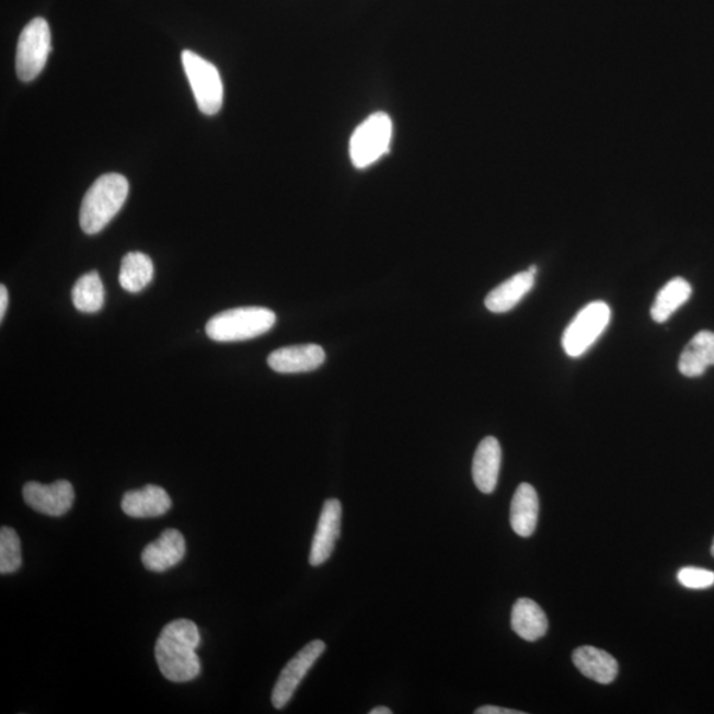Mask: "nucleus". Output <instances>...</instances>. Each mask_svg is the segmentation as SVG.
Instances as JSON below:
<instances>
[{
    "label": "nucleus",
    "instance_id": "19",
    "mask_svg": "<svg viewBox=\"0 0 714 714\" xmlns=\"http://www.w3.org/2000/svg\"><path fill=\"white\" fill-rule=\"evenodd\" d=\"M511 626L521 640L536 642L546 634L550 623L539 603L529 598H520L513 608Z\"/></svg>",
    "mask_w": 714,
    "mask_h": 714
},
{
    "label": "nucleus",
    "instance_id": "5",
    "mask_svg": "<svg viewBox=\"0 0 714 714\" xmlns=\"http://www.w3.org/2000/svg\"><path fill=\"white\" fill-rule=\"evenodd\" d=\"M182 62L200 112L206 116H215L221 111L224 100V88L218 68L193 50H183Z\"/></svg>",
    "mask_w": 714,
    "mask_h": 714
},
{
    "label": "nucleus",
    "instance_id": "13",
    "mask_svg": "<svg viewBox=\"0 0 714 714\" xmlns=\"http://www.w3.org/2000/svg\"><path fill=\"white\" fill-rule=\"evenodd\" d=\"M171 497L162 487L148 484L143 488L127 491L123 497V511L134 519L159 518L170 511Z\"/></svg>",
    "mask_w": 714,
    "mask_h": 714
},
{
    "label": "nucleus",
    "instance_id": "12",
    "mask_svg": "<svg viewBox=\"0 0 714 714\" xmlns=\"http://www.w3.org/2000/svg\"><path fill=\"white\" fill-rule=\"evenodd\" d=\"M324 361H326V353L318 344L279 348L267 357V365L278 373L315 371Z\"/></svg>",
    "mask_w": 714,
    "mask_h": 714
},
{
    "label": "nucleus",
    "instance_id": "24",
    "mask_svg": "<svg viewBox=\"0 0 714 714\" xmlns=\"http://www.w3.org/2000/svg\"><path fill=\"white\" fill-rule=\"evenodd\" d=\"M678 579L688 589H707L714 585V572L688 566L679 571Z\"/></svg>",
    "mask_w": 714,
    "mask_h": 714
},
{
    "label": "nucleus",
    "instance_id": "26",
    "mask_svg": "<svg viewBox=\"0 0 714 714\" xmlns=\"http://www.w3.org/2000/svg\"><path fill=\"white\" fill-rule=\"evenodd\" d=\"M9 306V291L5 289V286H0V319L4 318L5 311H8Z\"/></svg>",
    "mask_w": 714,
    "mask_h": 714
},
{
    "label": "nucleus",
    "instance_id": "11",
    "mask_svg": "<svg viewBox=\"0 0 714 714\" xmlns=\"http://www.w3.org/2000/svg\"><path fill=\"white\" fill-rule=\"evenodd\" d=\"M186 539L177 529H165L152 543L146 545L142 552V564L146 569L163 573L181 564L186 557Z\"/></svg>",
    "mask_w": 714,
    "mask_h": 714
},
{
    "label": "nucleus",
    "instance_id": "16",
    "mask_svg": "<svg viewBox=\"0 0 714 714\" xmlns=\"http://www.w3.org/2000/svg\"><path fill=\"white\" fill-rule=\"evenodd\" d=\"M573 663L586 678L599 684H610L617 678L620 666L609 653L592 646H583L575 649Z\"/></svg>",
    "mask_w": 714,
    "mask_h": 714
},
{
    "label": "nucleus",
    "instance_id": "7",
    "mask_svg": "<svg viewBox=\"0 0 714 714\" xmlns=\"http://www.w3.org/2000/svg\"><path fill=\"white\" fill-rule=\"evenodd\" d=\"M611 321L609 304L597 301L586 304L565 330L563 347L567 356L579 357L604 333Z\"/></svg>",
    "mask_w": 714,
    "mask_h": 714
},
{
    "label": "nucleus",
    "instance_id": "20",
    "mask_svg": "<svg viewBox=\"0 0 714 714\" xmlns=\"http://www.w3.org/2000/svg\"><path fill=\"white\" fill-rule=\"evenodd\" d=\"M154 278V264L148 254L140 252L127 253L120 264L119 285L131 295L148 288Z\"/></svg>",
    "mask_w": 714,
    "mask_h": 714
},
{
    "label": "nucleus",
    "instance_id": "21",
    "mask_svg": "<svg viewBox=\"0 0 714 714\" xmlns=\"http://www.w3.org/2000/svg\"><path fill=\"white\" fill-rule=\"evenodd\" d=\"M692 286L684 278L678 277L665 285L652 308V316L656 323H665L681 306L690 301Z\"/></svg>",
    "mask_w": 714,
    "mask_h": 714
},
{
    "label": "nucleus",
    "instance_id": "17",
    "mask_svg": "<svg viewBox=\"0 0 714 714\" xmlns=\"http://www.w3.org/2000/svg\"><path fill=\"white\" fill-rule=\"evenodd\" d=\"M539 495L528 483H521L513 497L509 521L520 538H531L539 520Z\"/></svg>",
    "mask_w": 714,
    "mask_h": 714
},
{
    "label": "nucleus",
    "instance_id": "14",
    "mask_svg": "<svg viewBox=\"0 0 714 714\" xmlns=\"http://www.w3.org/2000/svg\"><path fill=\"white\" fill-rule=\"evenodd\" d=\"M539 267L532 265L528 270L515 274L495 288L486 298V308L495 314L511 311L533 289Z\"/></svg>",
    "mask_w": 714,
    "mask_h": 714
},
{
    "label": "nucleus",
    "instance_id": "9",
    "mask_svg": "<svg viewBox=\"0 0 714 714\" xmlns=\"http://www.w3.org/2000/svg\"><path fill=\"white\" fill-rule=\"evenodd\" d=\"M23 499L34 511L60 518L72 508L74 490L68 481L50 484L28 482L23 487Z\"/></svg>",
    "mask_w": 714,
    "mask_h": 714
},
{
    "label": "nucleus",
    "instance_id": "10",
    "mask_svg": "<svg viewBox=\"0 0 714 714\" xmlns=\"http://www.w3.org/2000/svg\"><path fill=\"white\" fill-rule=\"evenodd\" d=\"M342 503L337 499L324 502L321 516L312 539L310 565L321 566L333 556L336 541L341 536Z\"/></svg>",
    "mask_w": 714,
    "mask_h": 714
},
{
    "label": "nucleus",
    "instance_id": "27",
    "mask_svg": "<svg viewBox=\"0 0 714 714\" xmlns=\"http://www.w3.org/2000/svg\"><path fill=\"white\" fill-rule=\"evenodd\" d=\"M392 713L393 712L391 710H389V707H387V706L373 707V710L371 712H369V714H392Z\"/></svg>",
    "mask_w": 714,
    "mask_h": 714
},
{
    "label": "nucleus",
    "instance_id": "28",
    "mask_svg": "<svg viewBox=\"0 0 714 714\" xmlns=\"http://www.w3.org/2000/svg\"><path fill=\"white\" fill-rule=\"evenodd\" d=\"M711 553H712V556L714 557V540H713Z\"/></svg>",
    "mask_w": 714,
    "mask_h": 714
},
{
    "label": "nucleus",
    "instance_id": "25",
    "mask_svg": "<svg viewBox=\"0 0 714 714\" xmlns=\"http://www.w3.org/2000/svg\"><path fill=\"white\" fill-rule=\"evenodd\" d=\"M476 714H525V712L507 710V707L486 705L475 711Z\"/></svg>",
    "mask_w": 714,
    "mask_h": 714
},
{
    "label": "nucleus",
    "instance_id": "23",
    "mask_svg": "<svg viewBox=\"0 0 714 714\" xmlns=\"http://www.w3.org/2000/svg\"><path fill=\"white\" fill-rule=\"evenodd\" d=\"M22 544L18 533L10 527L0 529V573L11 575L21 569Z\"/></svg>",
    "mask_w": 714,
    "mask_h": 714
},
{
    "label": "nucleus",
    "instance_id": "2",
    "mask_svg": "<svg viewBox=\"0 0 714 714\" xmlns=\"http://www.w3.org/2000/svg\"><path fill=\"white\" fill-rule=\"evenodd\" d=\"M129 195V182L124 175L105 174L93 183L82 200L80 226L87 234H97L123 209Z\"/></svg>",
    "mask_w": 714,
    "mask_h": 714
},
{
    "label": "nucleus",
    "instance_id": "3",
    "mask_svg": "<svg viewBox=\"0 0 714 714\" xmlns=\"http://www.w3.org/2000/svg\"><path fill=\"white\" fill-rule=\"evenodd\" d=\"M276 321L274 311L251 306L216 314L209 319L206 331L215 342H242L269 333Z\"/></svg>",
    "mask_w": 714,
    "mask_h": 714
},
{
    "label": "nucleus",
    "instance_id": "22",
    "mask_svg": "<svg viewBox=\"0 0 714 714\" xmlns=\"http://www.w3.org/2000/svg\"><path fill=\"white\" fill-rule=\"evenodd\" d=\"M74 308L85 314L99 312L105 302V289L97 272H89L78 279L72 290Z\"/></svg>",
    "mask_w": 714,
    "mask_h": 714
},
{
    "label": "nucleus",
    "instance_id": "18",
    "mask_svg": "<svg viewBox=\"0 0 714 714\" xmlns=\"http://www.w3.org/2000/svg\"><path fill=\"white\" fill-rule=\"evenodd\" d=\"M714 366V333L700 331L680 355L679 371L686 378H700Z\"/></svg>",
    "mask_w": 714,
    "mask_h": 714
},
{
    "label": "nucleus",
    "instance_id": "1",
    "mask_svg": "<svg viewBox=\"0 0 714 714\" xmlns=\"http://www.w3.org/2000/svg\"><path fill=\"white\" fill-rule=\"evenodd\" d=\"M200 633L189 620L172 621L164 626L156 646V659L165 679L187 683L200 675L201 665L196 654Z\"/></svg>",
    "mask_w": 714,
    "mask_h": 714
},
{
    "label": "nucleus",
    "instance_id": "15",
    "mask_svg": "<svg viewBox=\"0 0 714 714\" xmlns=\"http://www.w3.org/2000/svg\"><path fill=\"white\" fill-rule=\"evenodd\" d=\"M502 467V448L495 437H486L477 446L473 461V477L477 490L493 494Z\"/></svg>",
    "mask_w": 714,
    "mask_h": 714
},
{
    "label": "nucleus",
    "instance_id": "4",
    "mask_svg": "<svg viewBox=\"0 0 714 714\" xmlns=\"http://www.w3.org/2000/svg\"><path fill=\"white\" fill-rule=\"evenodd\" d=\"M392 133V119L382 112L372 114L357 127L349 142V157L355 168L367 169L384 157L391 146Z\"/></svg>",
    "mask_w": 714,
    "mask_h": 714
},
{
    "label": "nucleus",
    "instance_id": "8",
    "mask_svg": "<svg viewBox=\"0 0 714 714\" xmlns=\"http://www.w3.org/2000/svg\"><path fill=\"white\" fill-rule=\"evenodd\" d=\"M324 652H326V643L312 641L285 666L272 693V703L276 710H284L290 703L299 684Z\"/></svg>",
    "mask_w": 714,
    "mask_h": 714
},
{
    "label": "nucleus",
    "instance_id": "6",
    "mask_svg": "<svg viewBox=\"0 0 714 714\" xmlns=\"http://www.w3.org/2000/svg\"><path fill=\"white\" fill-rule=\"evenodd\" d=\"M50 54V30L46 19L35 18L25 25L16 49V73L23 82L43 72Z\"/></svg>",
    "mask_w": 714,
    "mask_h": 714
}]
</instances>
